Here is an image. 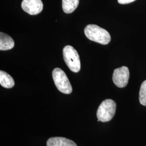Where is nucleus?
<instances>
[{
	"label": "nucleus",
	"mask_w": 146,
	"mask_h": 146,
	"mask_svg": "<svg viewBox=\"0 0 146 146\" xmlns=\"http://www.w3.org/2000/svg\"><path fill=\"white\" fill-rule=\"evenodd\" d=\"M84 34L90 40L106 45L110 43V33L102 28L95 25H89L84 28Z\"/></svg>",
	"instance_id": "nucleus-1"
},
{
	"label": "nucleus",
	"mask_w": 146,
	"mask_h": 146,
	"mask_svg": "<svg viewBox=\"0 0 146 146\" xmlns=\"http://www.w3.org/2000/svg\"><path fill=\"white\" fill-rule=\"evenodd\" d=\"M63 58L68 68L74 73L81 69L80 58L76 50L71 46H66L63 49Z\"/></svg>",
	"instance_id": "nucleus-2"
},
{
	"label": "nucleus",
	"mask_w": 146,
	"mask_h": 146,
	"mask_svg": "<svg viewBox=\"0 0 146 146\" xmlns=\"http://www.w3.org/2000/svg\"><path fill=\"white\" fill-rule=\"evenodd\" d=\"M52 78L58 90L66 94L72 92V87L66 73L60 68L54 69L52 72Z\"/></svg>",
	"instance_id": "nucleus-3"
},
{
	"label": "nucleus",
	"mask_w": 146,
	"mask_h": 146,
	"mask_svg": "<svg viewBox=\"0 0 146 146\" xmlns=\"http://www.w3.org/2000/svg\"><path fill=\"white\" fill-rule=\"evenodd\" d=\"M116 104L114 101L111 99L104 100L97 111L98 121L106 122L111 120L115 115Z\"/></svg>",
	"instance_id": "nucleus-4"
},
{
	"label": "nucleus",
	"mask_w": 146,
	"mask_h": 146,
	"mask_svg": "<svg viewBox=\"0 0 146 146\" xmlns=\"http://www.w3.org/2000/svg\"><path fill=\"white\" fill-rule=\"evenodd\" d=\"M129 71L125 66L117 68L114 70L113 75V81L115 85L119 88H123L128 83Z\"/></svg>",
	"instance_id": "nucleus-5"
},
{
	"label": "nucleus",
	"mask_w": 146,
	"mask_h": 146,
	"mask_svg": "<svg viewBox=\"0 0 146 146\" xmlns=\"http://www.w3.org/2000/svg\"><path fill=\"white\" fill-rule=\"evenodd\" d=\"M21 7L29 14L35 15L42 11L43 5L41 0H23Z\"/></svg>",
	"instance_id": "nucleus-6"
},
{
	"label": "nucleus",
	"mask_w": 146,
	"mask_h": 146,
	"mask_svg": "<svg viewBox=\"0 0 146 146\" xmlns=\"http://www.w3.org/2000/svg\"><path fill=\"white\" fill-rule=\"evenodd\" d=\"M47 146H77L73 141L62 137H53L47 142Z\"/></svg>",
	"instance_id": "nucleus-7"
},
{
	"label": "nucleus",
	"mask_w": 146,
	"mask_h": 146,
	"mask_svg": "<svg viewBox=\"0 0 146 146\" xmlns=\"http://www.w3.org/2000/svg\"><path fill=\"white\" fill-rule=\"evenodd\" d=\"M15 43L13 39L8 35L2 32L0 33V50H8L13 48Z\"/></svg>",
	"instance_id": "nucleus-8"
},
{
	"label": "nucleus",
	"mask_w": 146,
	"mask_h": 146,
	"mask_svg": "<svg viewBox=\"0 0 146 146\" xmlns=\"http://www.w3.org/2000/svg\"><path fill=\"white\" fill-rule=\"evenodd\" d=\"M0 84L5 88H11L14 87V80L10 75L4 71H0Z\"/></svg>",
	"instance_id": "nucleus-9"
},
{
	"label": "nucleus",
	"mask_w": 146,
	"mask_h": 146,
	"mask_svg": "<svg viewBox=\"0 0 146 146\" xmlns=\"http://www.w3.org/2000/svg\"><path fill=\"white\" fill-rule=\"evenodd\" d=\"M79 4V0H62V9L65 13H73Z\"/></svg>",
	"instance_id": "nucleus-10"
},
{
	"label": "nucleus",
	"mask_w": 146,
	"mask_h": 146,
	"mask_svg": "<svg viewBox=\"0 0 146 146\" xmlns=\"http://www.w3.org/2000/svg\"><path fill=\"white\" fill-rule=\"evenodd\" d=\"M139 101L142 105L146 106V80L141 84L139 93Z\"/></svg>",
	"instance_id": "nucleus-11"
},
{
	"label": "nucleus",
	"mask_w": 146,
	"mask_h": 146,
	"mask_svg": "<svg viewBox=\"0 0 146 146\" xmlns=\"http://www.w3.org/2000/svg\"><path fill=\"white\" fill-rule=\"evenodd\" d=\"M135 0H118V2L121 5H125L131 3Z\"/></svg>",
	"instance_id": "nucleus-12"
}]
</instances>
